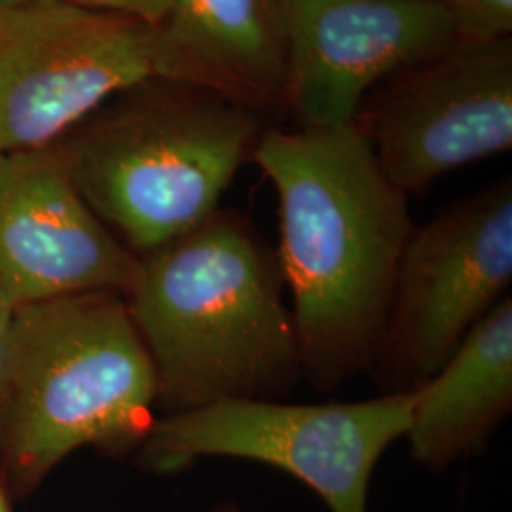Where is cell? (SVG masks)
Instances as JSON below:
<instances>
[{
  "instance_id": "obj_17",
  "label": "cell",
  "mask_w": 512,
  "mask_h": 512,
  "mask_svg": "<svg viewBox=\"0 0 512 512\" xmlns=\"http://www.w3.org/2000/svg\"><path fill=\"white\" fill-rule=\"evenodd\" d=\"M0 512H12L8 492H6V486L2 484V480H0Z\"/></svg>"
},
{
  "instance_id": "obj_3",
  "label": "cell",
  "mask_w": 512,
  "mask_h": 512,
  "mask_svg": "<svg viewBox=\"0 0 512 512\" xmlns=\"http://www.w3.org/2000/svg\"><path fill=\"white\" fill-rule=\"evenodd\" d=\"M158 380L126 296L19 304L0 351V480L29 494L80 448L122 456L156 423Z\"/></svg>"
},
{
  "instance_id": "obj_2",
  "label": "cell",
  "mask_w": 512,
  "mask_h": 512,
  "mask_svg": "<svg viewBox=\"0 0 512 512\" xmlns=\"http://www.w3.org/2000/svg\"><path fill=\"white\" fill-rule=\"evenodd\" d=\"M158 380L162 416L241 399H283L302 380L274 249L238 211L139 256L126 293Z\"/></svg>"
},
{
  "instance_id": "obj_13",
  "label": "cell",
  "mask_w": 512,
  "mask_h": 512,
  "mask_svg": "<svg viewBox=\"0 0 512 512\" xmlns=\"http://www.w3.org/2000/svg\"><path fill=\"white\" fill-rule=\"evenodd\" d=\"M452 19L461 42L511 37L512 0H435Z\"/></svg>"
},
{
  "instance_id": "obj_7",
  "label": "cell",
  "mask_w": 512,
  "mask_h": 512,
  "mask_svg": "<svg viewBox=\"0 0 512 512\" xmlns=\"http://www.w3.org/2000/svg\"><path fill=\"white\" fill-rule=\"evenodd\" d=\"M154 78L156 27L67 0H25L0 14V154L42 150Z\"/></svg>"
},
{
  "instance_id": "obj_8",
  "label": "cell",
  "mask_w": 512,
  "mask_h": 512,
  "mask_svg": "<svg viewBox=\"0 0 512 512\" xmlns=\"http://www.w3.org/2000/svg\"><path fill=\"white\" fill-rule=\"evenodd\" d=\"M357 124L406 196L511 150L512 38L458 40L437 59L391 76Z\"/></svg>"
},
{
  "instance_id": "obj_18",
  "label": "cell",
  "mask_w": 512,
  "mask_h": 512,
  "mask_svg": "<svg viewBox=\"0 0 512 512\" xmlns=\"http://www.w3.org/2000/svg\"><path fill=\"white\" fill-rule=\"evenodd\" d=\"M21 2H25V0H0V14L10 10V8H14V6H18Z\"/></svg>"
},
{
  "instance_id": "obj_10",
  "label": "cell",
  "mask_w": 512,
  "mask_h": 512,
  "mask_svg": "<svg viewBox=\"0 0 512 512\" xmlns=\"http://www.w3.org/2000/svg\"><path fill=\"white\" fill-rule=\"evenodd\" d=\"M137 264L84 202L59 154H0V283L18 306L86 291L126 296Z\"/></svg>"
},
{
  "instance_id": "obj_5",
  "label": "cell",
  "mask_w": 512,
  "mask_h": 512,
  "mask_svg": "<svg viewBox=\"0 0 512 512\" xmlns=\"http://www.w3.org/2000/svg\"><path fill=\"white\" fill-rule=\"evenodd\" d=\"M416 389L357 403L241 399L158 418L137 461L177 475L198 459H247L298 478L330 512H368V488L385 450L404 439Z\"/></svg>"
},
{
  "instance_id": "obj_12",
  "label": "cell",
  "mask_w": 512,
  "mask_h": 512,
  "mask_svg": "<svg viewBox=\"0 0 512 512\" xmlns=\"http://www.w3.org/2000/svg\"><path fill=\"white\" fill-rule=\"evenodd\" d=\"M512 410V302L490 311L439 372L416 389L410 458L440 475L484 452Z\"/></svg>"
},
{
  "instance_id": "obj_14",
  "label": "cell",
  "mask_w": 512,
  "mask_h": 512,
  "mask_svg": "<svg viewBox=\"0 0 512 512\" xmlns=\"http://www.w3.org/2000/svg\"><path fill=\"white\" fill-rule=\"evenodd\" d=\"M93 12L137 19L150 27H160L169 16L173 0H67Z\"/></svg>"
},
{
  "instance_id": "obj_6",
  "label": "cell",
  "mask_w": 512,
  "mask_h": 512,
  "mask_svg": "<svg viewBox=\"0 0 512 512\" xmlns=\"http://www.w3.org/2000/svg\"><path fill=\"white\" fill-rule=\"evenodd\" d=\"M512 281V183L501 179L414 228L370 376L380 395L429 382Z\"/></svg>"
},
{
  "instance_id": "obj_1",
  "label": "cell",
  "mask_w": 512,
  "mask_h": 512,
  "mask_svg": "<svg viewBox=\"0 0 512 512\" xmlns=\"http://www.w3.org/2000/svg\"><path fill=\"white\" fill-rule=\"evenodd\" d=\"M251 160L274 184L302 380L332 393L370 372L414 232L361 126L266 129Z\"/></svg>"
},
{
  "instance_id": "obj_11",
  "label": "cell",
  "mask_w": 512,
  "mask_h": 512,
  "mask_svg": "<svg viewBox=\"0 0 512 512\" xmlns=\"http://www.w3.org/2000/svg\"><path fill=\"white\" fill-rule=\"evenodd\" d=\"M156 31L162 78L202 86L262 116L285 109L279 0H173Z\"/></svg>"
},
{
  "instance_id": "obj_4",
  "label": "cell",
  "mask_w": 512,
  "mask_h": 512,
  "mask_svg": "<svg viewBox=\"0 0 512 512\" xmlns=\"http://www.w3.org/2000/svg\"><path fill=\"white\" fill-rule=\"evenodd\" d=\"M59 154L76 190L133 255L202 226L266 131L262 114L202 86L154 78Z\"/></svg>"
},
{
  "instance_id": "obj_9",
  "label": "cell",
  "mask_w": 512,
  "mask_h": 512,
  "mask_svg": "<svg viewBox=\"0 0 512 512\" xmlns=\"http://www.w3.org/2000/svg\"><path fill=\"white\" fill-rule=\"evenodd\" d=\"M285 109L298 128L355 124L368 93L456 46L435 0H279Z\"/></svg>"
},
{
  "instance_id": "obj_16",
  "label": "cell",
  "mask_w": 512,
  "mask_h": 512,
  "mask_svg": "<svg viewBox=\"0 0 512 512\" xmlns=\"http://www.w3.org/2000/svg\"><path fill=\"white\" fill-rule=\"evenodd\" d=\"M211 512H243L236 501H220Z\"/></svg>"
},
{
  "instance_id": "obj_15",
  "label": "cell",
  "mask_w": 512,
  "mask_h": 512,
  "mask_svg": "<svg viewBox=\"0 0 512 512\" xmlns=\"http://www.w3.org/2000/svg\"><path fill=\"white\" fill-rule=\"evenodd\" d=\"M16 308H18V302L14 300L12 294L8 293V289L0 283V351L4 346V338H6V332H8Z\"/></svg>"
}]
</instances>
